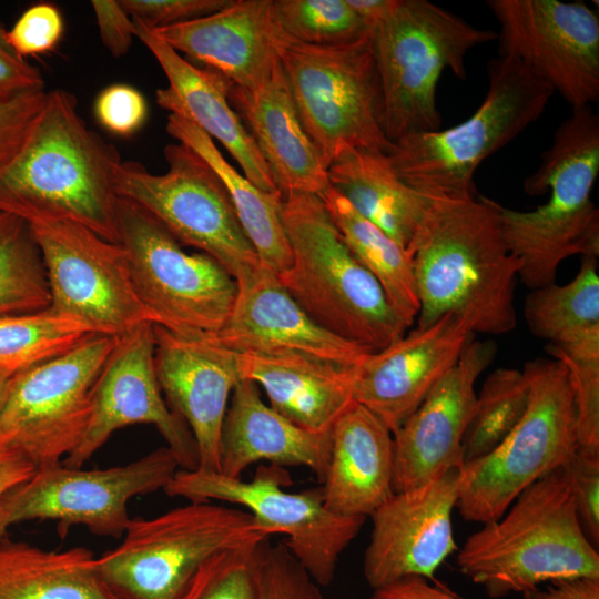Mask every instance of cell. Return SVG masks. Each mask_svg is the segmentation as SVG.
<instances>
[{
	"label": "cell",
	"instance_id": "836d02e7",
	"mask_svg": "<svg viewBox=\"0 0 599 599\" xmlns=\"http://www.w3.org/2000/svg\"><path fill=\"white\" fill-rule=\"evenodd\" d=\"M524 315L532 335L548 344L565 348L599 344L598 257L582 256L567 284L531 290Z\"/></svg>",
	"mask_w": 599,
	"mask_h": 599
},
{
	"label": "cell",
	"instance_id": "b9f144b4",
	"mask_svg": "<svg viewBox=\"0 0 599 599\" xmlns=\"http://www.w3.org/2000/svg\"><path fill=\"white\" fill-rule=\"evenodd\" d=\"M256 599H324L286 545L270 544L260 571Z\"/></svg>",
	"mask_w": 599,
	"mask_h": 599
},
{
	"label": "cell",
	"instance_id": "bcb514c9",
	"mask_svg": "<svg viewBox=\"0 0 599 599\" xmlns=\"http://www.w3.org/2000/svg\"><path fill=\"white\" fill-rule=\"evenodd\" d=\"M44 90L0 104V166L20 149L44 103Z\"/></svg>",
	"mask_w": 599,
	"mask_h": 599
},
{
	"label": "cell",
	"instance_id": "603a6c76",
	"mask_svg": "<svg viewBox=\"0 0 599 599\" xmlns=\"http://www.w3.org/2000/svg\"><path fill=\"white\" fill-rule=\"evenodd\" d=\"M237 288L232 313L213 337L231 352L301 355L342 368L370 352L319 326L264 266Z\"/></svg>",
	"mask_w": 599,
	"mask_h": 599
},
{
	"label": "cell",
	"instance_id": "7c38bea8",
	"mask_svg": "<svg viewBox=\"0 0 599 599\" xmlns=\"http://www.w3.org/2000/svg\"><path fill=\"white\" fill-rule=\"evenodd\" d=\"M164 155L163 174L121 161L113 176L116 195L146 210L182 245L214 258L237 285L247 282L262 265L222 181L182 143L167 144Z\"/></svg>",
	"mask_w": 599,
	"mask_h": 599
},
{
	"label": "cell",
	"instance_id": "44dd1931",
	"mask_svg": "<svg viewBox=\"0 0 599 599\" xmlns=\"http://www.w3.org/2000/svg\"><path fill=\"white\" fill-rule=\"evenodd\" d=\"M474 338L475 334L461 322L445 315L379 351L366 353L349 368L354 400L394 433L455 366Z\"/></svg>",
	"mask_w": 599,
	"mask_h": 599
},
{
	"label": "cell",
	"instance_id": "7dc6e473",
	"mask_svg": "<svg viewBox=\"0 0 599 599\" xmlns=\"http://www.w3.org/2000/svg\"><path fill=\"white\" fill-rule=\"evenodd\" d=\"M4 34L6 29L0 22V104L31 91L44 90L40 70L19 57Z\"/></svg>",
	"mask_w": 599,
	"mask_h": 599
},
{
	"label": "cell",
	"instance_id": "277c9868",
	"mask_svg": "<svg viewBox=\"0 0 599 599\" xmlns=\"http://www.w3.org/2000/svg\"><path fill=\"white\" fill-rule=\"evenodd\" d=\"M457 565L491 598L525 593L547 581L599 578L598 549L581 528L561 468L528 486L501 517L470 535Z\"/></svg>",
	"mask_w": 599,
	"mask_h": 599
},
{
	"label": "cell",
	"instance_id": "ffe728a7",
	"mask_svg": "<svg viewBox=\"0 0 599 599\" xmlns=\"http://www.w3.org/2000/svg\"><path fill=\"white\" fill-rule=\"evenodd\" d=\"M496 353L494 341L474 338L393 433L395 493L419 488L451 468L463 467V438L475 408V385Z\"/></svg>",
	"mask_w": 599,
	"mask_h": 599
},
{
	"label": "cell",
	"instance_id": "d590c367",
	"mask_svg": "<svg viewBox=\"0 0 599 599\" xmlns=\"http://www.w3.org/2000/svg\"><path fill=\"white\" fill-rule=\"evenodd\" d=\"M93 334L83 323L48 308L0 316V373L12 377L68 352Z\"/></svg>",
	"mask_w": 599,
	"mask_h": 599
},
{
	"label": "cell",
	"instance_id": "2e32d148",
	"mask_svg": "<svg viewBox=\"0 0 599 599\" xmlns=\"http://www.w3.org/2000/svg\"><path fill=\"white\" fill-rule=\"evenodd\" d=\"M29 224L45 267L50 312L116 337L153 324L134 291L121 244L73 222Z\"/></svg>",
	"mask_w": 599,
	"mask_h": 599
},
{
	"label": "cell",
	"instance_id": "7bdbcfd3",
	"mask_svg": "<svg viewBox=\"0 0 599 599\" xmlns=\"http://www.w3.org/2000/svg\"><path fill=\"white\" fill-rule=\"evenodd\" d=\"M64 20L59 8L49 2L29 7L18 18L6 40L21 58L37 57L54 50L62 39Z\"/></svg>",
	"mask_w": 599,
	"mask_h": 599
},
{
	"label": "cell",
	"instance_id": "816d5d0a",
	"mask_svg": "<svg viewBox=\"0 0 599 599\" xmlns=\"http://www.w3.org/2000/svg\"><path fill=\"white\" fill-rule=\"evenodd\" d=\"M347 3L372 28L394 11L398 0H347Z\"/></svg>",
	"mask_w": 599,
	"mask_h": 599
},
{
	"label": "cell",
	"instance_id": "5bb4252c",
	"mask_svg": "<svg viewBox=\"0 0 599 599\" xmlns=\"http://www.w3.org/2000/svg\"><path fill=\"white\" fill-rule=\"evenodd\" d=\"M273 469L260 468L246 481L219 471L179 469L163 490L189 501L219 500L243 506L271 535H285L284 544L309 577L318 586H328L341 555L366 518L331 511L322 488L286 491L283 485L287 476Z\"/></svg>",
	"mask_w": 599,
	"mask_h": 599
},
{
	"label": "cell",
	"instance_id": "d6a6232c",
	"mask_svg": "<svg viewBox=\"0 0 599 599\" xmlns=\"http://www.w3.org/2000/svg\"><path fill=\"white\" fill-rule=\"evenodd\" d=\"M318 196L352 254L376 278L393 309L410 327L419 301L407 252L331 185Z\"/></svg>",
	"mask_w": 599,
	"mask_h": 599
},
{
	"label": "cell",
	"instance_id": "d6986e66",
	"mask_svg": "<svg viewBox=\"0 0 599 599\" xmlns=\"http://www.w3.org/2000/svg\"><path fill=\"white\" fill-rule=\"evenodd\" d=\"M459 479L460 468H451L419 488L395 493L370 516L363 571L373 590L406 577L434 580L457 550L451 516Z\"/></svg>",
	"mask_w": 599,
	"mask_h": 599
},
{
	"label": "cell",
	"instance_id": "f546056e",
	"mask_svg": "<svg viewBox=\"0 0 599 599\" xmlns=\"http://www.w3.org/2000/svg\"><path fill=\"white\" fill-rule=\"evenodd\" d=\"M329 185L405 251L422 222L428 199L396 174L388 153L352 150L327 169Z\"/></svg>",
	"mask_w": 599,
	"mask_h": 599
},
{
	"label": "cell",
	"instance_id": "4316f807",
	"mask_svg": "<svg viewBox=\"0 0 599 599\" xmlns=\"http://www.w3.org/2000/svg\"><path fill=\"white\" fill-rule=\"evenodd\" d=\"M390 429L355 400L334 423L322 487L325 506L348 517L372 516L394 494Z\"/></svg>",
	"mask_w": 599,
	"mask_h": 599
},
{
	"label": "cell",
	"instance_id": "e0dca14e",
	"mask_svg": "<svg viewBox=\"0 0 599 599\" xmlns=\"http://www.w3.org/2000/svg\"><path fill=\"white\" fill-rule=\"evenodd\" d=\"M499 55L518 59L572 110L599 99V18L581 1L489 0Z\"/></svg>",
	"mask_w": 599,
	"mask_h": 599
},
{
	"label": "cell",
	"instance_id": "30bf717a",
	"mask_svg": "<svg viewBox=\"0 0 599 599\" xmlns=\"http://www.w3.org/2000/svg\"><path fill=\"white\" fill-rule=\"evenodd\" d=\"M280 61L303 128L327 169L352 150L390 152L370 31L327 47L286 35Z\"/></svg>",
	"mask_w": 599,
	"mask_h": 599
},
{
	"label": "cell",
	"instance_id": "c3c4849f",
	"mask_svg": "<svg viewBox=\"0 0 599 599\" xmlns=\"http://www.w3.org/2000/svg\"><path fill=\"white\" fill-rule=\"evenodd\" d=\"M91 6L103 45L114 58L126 54L135 38L133 19L116 0H93Z\"/></svg>",
	"mask_w": 599,
	"mask_h": 599
},
{
	"label": "cell",
	"instance_id": "8fae6325",
	"mask_svg": "<svg viewBox=\"0 0 599 599\" xmlns=\"http://www.w3.org/2000/svg\"><path fill=\"white\" fill-rule=\"evenodd\" d=\"M118 227L134 291L153 324L185 337H214L234 307L236 281L211 256L185 252L146 210L123 197Z\"/></svg>",
	"mask_w": 599,
	"mask_h": 599
},
{
	"label": "cell",
	"instance_id": "ba28073f",
	"mask_svg": "<svg viewBox=\"0 0 599 599\" xmlns=\"http://www.w3.org/2000/svg\"><path fill=\"white\" fill-rule=\"evenodd\" d=\"M270 536L246 510L190 501L131 518L122 541L97 557V567L113 599H179L211 556Z\"/></svg>",
	"mask_w": 599,
	"mask_h": 599
},
{
	"label": "cell",
	"instance_id": "7a4b0ae2",
	"mask_svg": "<svg viewBox=\"0 0 599 599\" xmlns=\"http://www.w3.org/2000/svg\"><path fill=\"white\" fill-rule=\"evenodd\" d=\"M114 145L81 118L74 94L47 92L20 149L0 166V213L28 223L68 221L120 244Z\"/></svg>",
	"mask_w": 599,
	"mask_h": 599
},
{
	"label": "cell",
	"instance_id": "ab89813d",
	"mask_svg": "<svg viewBox=\"0 0 599 599\" xmlns=\"http://www.w3.org/2000/svg\"><path fill=\"white\" fill-rule=\"evenodd\" d=\"M546 351L568 369L577 409L578 447L599 451V351H566L551 344Z\"/></svg>",
	"mask_w": 599,
	"mask_h": 599
},
{
	"label": "cell",
	"instance_id": "83f0119b",
	"mask_svg": "<svg viewBox=\"0 0 599 599\" xmlns=\"http://www.w3.org/2000/svg\"><path fill=\"white\" fill-rule=\"evenodd\" d=\"M329 453L331 434L301 428L266 405L255 383L238 380L222 426L219 473L240 478L248 466L263 460L307 467L322 483Z\"/></svg>",
	"mask_w": 599,
	"mask_h": 599
},
{
	"label": "cell",
	"instance_id": "ac0fdd59",
	"mask_svg": "<svg viewBox=\"0 0 599 599\" xmlns=\"http://www.w3.org/2000/svg\"><path fill=\"white\" fill-rule=\"evenodd\" d=\"M154 352L152 323H143L118 338L93 386L91 413L83 436L63 459V465L82 467L118 429L149 424L166 441L180 469H197L194 437L162 395Z\"/></svg>",
	"mask_w": 599,
	"mask_h": 599
},
{
	"label": "cell",
	"instance_id": "60d3db41",
	"mask_svg": "<svg viewBox=\"0 0 599 599\" xmlns=\"http://www.w3.org/2000/svg\"><path fill=\"white\" fill-rule=\"evenodd\" d=\"M588 540L599 544V451L578 447L560 467Z\"/></svg>",
	"mask_w": 599,
	"mask_h": 599
},
{
	"label": "cell",
	"instance_id": "1f68e13d",
	"mask_svg": "<svg viewBox=\"0 0 599 599\" xmlns=\"http://www.w3.org/2000/svg\"><path fill=\"white\" fill-rule=\"evenodd\" d=\"M0 599H113L84 547L45 550L0 540Z\"/></svg>",
	"mask_w": 599,
	"mask_h": 599
},
{
	"label": "cell",
	"instance_id": "f35d334b",
	"mask_svg": "<svg viewBox=\"0 0 599 599\" xmlns=\"http://www.w3.org/2000/svg\"><path fill=\"white\" fill-rule=\"evenodd\" d=\"M268 539L222 550L206 559L179 599H256Z\"/></svg>",
	"mask_w": 599,
	"mask_h": 599
},
{
	"label": "cell",
	"instance_id": "681fc988",
	"mask_svg": "<svg viewBox=\"0 0 599 599\" xmlns=\"http://www.w3.org/2000/svg\"><path fill=\"white\" fill-rule=\"evenodd\" d=\"M370 599H464L456 593L430 585L422 577H406L374 590Z\"/></svg>",
	"mask_w": 599,
	"mask_h": 599
},
{
	"label": "cell",
	"instance_id": "52a82bcc",
	"mask_svg": "<svg viewBox=\"0 0 599 599\" xmlns=\"http://www.w3.org/2000/svg\"><path fill=\"white\" fill-rule=\"evenodd\" d=\"M379 80L383 128L395 143L440 129L437 84L450 70L466 77L467 53L497 39L428 0H398L394 11L370 28Z\"/></svg>",
	"mask_w": 599,
	"mask_h": 599
},
{
	"label": "cell",
	"instance_id": "74e56055",
	"mask_svg": "<svg viewBox=\"0 0 599 599\" xmlns=\"http://www.w3.org/2000/svg\"><path fill=\"white\" fill-rule=\"evenodd\" d=\"M273 8L283 32L305 44H346L370 31L347 0H273Z\"/></svg>",
	"mask_w": 599,
	"mask_h": 599
},
{
	"label": "cell",
	"instance_id": "8d00e7d4",
	"mask_svg": "<svg viewBox=\"0 0 599 599\" xmlns=\"http://www.w3.org/2000/svg\"><path fill=\"white\" fill-rule=\"evenodd\" d=\"M529 386L522 370L498 368L476 395L474 413L463 438L464 464L497 448L522 418Z\"/></svg>",
	"mask_w": 599,
	"mask_h": 599
},
{
	"label": "cell",
	"instance_id": "f5cc1de1",
	"mask_svg": "<svg viewBox=\"0 0 599 599\" xmlns=\"http://www.w3.org/2000/svg\"><path fill=\"white\" fill-rule=\"evenodd\" d=\"M10 378L11 377L0 373V409L6 399Z\"/></svg>",
	"mask_w": 599,
	"mask_h": 599
},
{
	"label": "cell",
	"instance_id": "f1b7e54d",
	"mask_svg": "<svg viewBox=\"0 0 599 599\" xmlns=\"http://www.w3.org/2000/svg\"><path fill=\"white\" fill-rule=\"evenodd\" d=\"M235 355L241 378L261 386L275 412L311 433L331 434L354 402L349 368L301 355Z\"/></svg>",
	"mask_w": 599,
	"mask_h": 599
},
{
	"label": "cell",
	"instance_id": "f6af8a7d",
	"mask_svg": "<svg viewBox=\"0 0 599 599\" xmlns=\"http://www.w3.org/2000/svg\"><path fill=\"white\" fill-rule=\"evenodd\" d=\"M125 12L151 29L166 28L213 14L231 0H119Z\"/></svg>",
	"mask_w": 599,
	"mask_h": 599
},
{
	"label": "cell",
	"instance_id": "d4e9b609",
	"mask_svg": "<svg viewBox=\"0 0 599 599\" xmlns=\"http://www.w3.org/2000/svg\"><path fill=\"white\" fill-rule=\"evenodd\" d=\"M133 23L135 38L150 50L169 81L166 88L156 90V103L221 142L260 190L280 192L257 144L230 103L231 82L192 64L142 22L133 19Z\"/></svg>",
	"mask_w": 599,
	"mask_h": 599
},
{
	"label": "cell",
	"instance_id": "4fadbf2b",
	"mask_svg": "<svg viewBox=\"0 0 599 599\" xmlns=\"http://www.w3.org/2000/svg\"><path fill=\"white\" fill-rule=\"evenodd\" d=\"M180 469L166 447L108 468L83 469L62 463L43 466L0 496V540L28 520H55L64 528L84 526L99 536L122 537L129 501L164 489Z\"/></svg>",
	"mask_w": 599,
	"mask_h": 599
},
{
	"label": "cell",
	"instance_id": "8992f818",
	"mask_svg": "<svg viewBox=\"0 0 599 599\" xmlns=\"http://www.w3.org/2000/svg\"><path fill=\"white\" fill-rule=\"evenodd\" d=\"M488 90L466 121L449 129L408 134L388 153L398 177L427 197L476 196L474 174L544 113L552 88L516 58L488 65Z\"/></svg>",
	"mask_w": 599,
	"mask_h": 599
},
{
	"label": "cell",
	"instance_id": "4dcf8cb0",
	"mask_svg": "<svg viewBox=\"0 0 599 599\" xmlns=\"http://www.w3.org/2000/svg\"><path fill=\"white\" fill-rule=\"evenodd\" d=\"M166 131L202 158L222 181L261 265L276 275L288 268L292 251L281 217L283 195L255 186L225 160L214 140L190 121L169 114Z\"/></svg>",
	"mask_w": 599,
	"mask_h": 599
},
{
	"label": "cell",
	"instance_id": "5b68a950",
	"mask_svg": "<svg viewBox=\"0 0 599 599\" xmlns=\"http://www.w3.org/2000/svg\"><path fill=\"white\" fill-rule=\"evenodd\" d=\"M281 217L292 262L277 277L312 319L370 352L406 333L408 327L352 254L318 195H284Z\"/></svg>",
	"mask_w": 599,
	"mask_h": 599
},
{
	"label": "cell",
	"instance_id": "3957f363",
	"mask_svg": "<svg viewBox=\"0 0 599 599\" xmlns=\"http://www.w3.org/2000/svg\"><path fill=\"white\" fill-rule=\"evenodd\" d=\"M598 173V114L591 106L572 110L524 183L529 195L549 190L548 201L530 211L496 203L507 247L520 263L519 281L530 290L555 283L570 256H599V210L591 200Z\"/></svg>",
	"mask_w": 599,
	"mask_h": 599
},
{
	"label": "cell",
	"instance_id": "6da1fadb",
	"mask_svg": "<svg viewBox=\"0 0 599 599\" xmlns=\"http://www.w3.org/2000/svg\"><path fill=\"white\" fill-rule=\"evenodd\" d=\"M427 199L406 250L419 301L417 327L451 315L475 335L511 332L520 263L505 242L497 201Z\"/></svg>",
	"mask_w": 599,
	"mask_h": 599
},
{
	"label": "cell",
	"instance_id": "f907efd6",
	"mask_svg": "<svg viewBox=\"0 0 599 599\" xmlns=\"http://www.w3.org/2000/svg\"><path fill=\"white\" fill-rule=\"evenodd\" d=\"M525 599H599V578L579 577L551 582L546 589H532Z\"/></svg>",
	"mask_w": 599,
	"mask_h": 599
},
{
	"label": "cell",
	"instance_id": "484cf974",
	"mask_svg": "<svg viewBox=\"0 0 599 599\" xmlns=\"http://www.w3.org/2000/svg\"><path fill=\"white\" fill-rule=\"evenodd\" d=\"M229 100L268 164L278 191L319 195L327 166L300 120L281 62L255 90L231 83Z\"/></svg>",
	"mask_w": 599,
	"mask_h": 599
},
{
	"label": "cell",
	"instance_id": "7402d4cb",
	"mask_svg": "<svg viewBox=\"0 0 599 599\" xmlns=\"http://www.w3.org/2000/svg\"><path fill=\"white\" fill-rule=\"evenodd\" d=\"M153 329L155 372L165 402L194 437L197 469L219 471L222 426L241 379L236 355L213 337H185L155 324Z\"/></svg>",
	"mask_w": 599,
	"mask_h": 599
},
{
	"label": "cell",
	"instance_id": "9a60e30c",
	"mask_svg": "<svg viewBox=\"0 0 599 599\" xmlns=\"http://www.w3.org/2000/svg\"><path fill=\"white\" fill-rule=\"evenodd\" d=\"M118 338L93 334L13 375L0 409V438L21 449L37 468L62 463L83 436L93 386Z\"/></svg>",
	"mask_w": 599,
	"mask_h": 599
},
{
	"label": "cell",
	"instance_id": "e575fe53",
	"mask_svg": "<svg viewBox=\"0 0 599 599\" xmlns=\"http://www.w3.org/2000/svg\"><path fill=\"white\" fill-rule=\"evenodd\" d=\"M50 288L30 224L0 213V316L44 311Z\"/></svg>",
	"mask_w": 599,
	"mask_h": 599
},
{
	"label": "cell",
	"instance_id": "cb8c5ba5",
	"mask_svg": "<svg viewBox=\"0 0 599 599\" xmlns=\"http://www.w3.org/2000/svg\"><path fill=\"white\" fill-rule=\"evenodd\" d=\"M152 30L183 57L246 90L267 82L281 62L286 37L275 18L273 0H231L213 14Z\"/></svg>",
	"mask_w": 599,
	"mask_h": 599
},
{
	"label": "cell",
	"instance_id": "ee69618b",
	"mask_svg": "<svg viewBox=\"0 0 599 599\" xmlns=\"http://www.w3.org/2000/svg\"><path fill=\"white\" fill-rule=\"evenodd\" d=\"M93 113L105 131L129 138L144 125L149 108L144 95L136 88L126 83H113L97 95Z\"/></svg>",
	"mask_w": 599,
	"mask_h": 599
},
{
	"label": "cell",
	"instance_id": "9c48e42d",
	"mask_svg": "<svg viewBox=\"0 0 599 599\" xmlns=\"http://www.w3.org/2000/svg\"><path fill=\"white\" fill-rule=\"evenodd\" d=\"M527 409L505 440L460 468L456 508L467 521L498 519L528 486L560 468L578 448L577 409L566 366L555 358L528 361Z\"/></svg>",
	"mask_w": 599,
	"mask_h": 599
}]
</instances>
